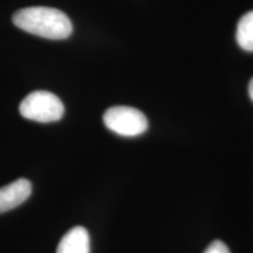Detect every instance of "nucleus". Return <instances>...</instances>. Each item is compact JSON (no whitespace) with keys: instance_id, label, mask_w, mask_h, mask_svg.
Instances as JSON below:
<instances>
[{"instance_id":"423d86ee","label":"nucleus","mask_w":253,"mask_h":253,"mask_svg":"<svg viewBox=\"0 0 253 253\" xmlns=\"http://www.w3.org/2000/svg\"><path fill=\"white\" fill-rule=\"evenodd\" d=\"M236 39L240 48L246 52H253V11L240 18L237 25Z\"/></svg>"},{"instance_id":"6e6552de","label":"nucleus","mask_w":253,"mask_h":253,"mask_svg":"<svg viewBox=\"0 0 253 253\" xmlns=\"http://www.w3.org/2000/svg\"><path fill=\"white\" fill-rule=\"evenodd\" d=\"M249 95L250 97H251V100L253 101V78L252 80L250 81V84H249Z\"/></svg>"},{"instance_id":"7ed1b4c3","label":"nucleus","mask_w":253,"mask_h":253,"mask_svg":"<svg viewBox=\"0 0 253 253\" xmlns=\"http://www.w3.org/2000/svg\"><path fill=\"white\" fill-rule=\"evenodd\" d=\"M104 126L115 134L125 137H135L147 131L148 119L141 110L126 106H116L107 109L103 115Z\"/></svg>"},{"instance_id":"f257e3e1","label":"nucleus","mask_w":253,"mask_h":253,"mask_svg":"<svg viewBox=\"0 0 253 253\" xmlns=\"http://www.w3.org/2000/svg\"><path fill=\"white\" fill-rule=\"evenodd\" d=\"M13 24L33 36L50 40L67 39L73 32L69 18L58 8L33 6L19 9L13 14Z\"/></svg>"},{"instance_id":"0eeeda50","label":"nucleus","mask_w":253,"mask_h":253,"mask_svg":"<svg viewBox=\"0 0 253 253\" xmlns=\"http://www.w3.org/2000/svg\"><path fill=\"white\" fill-rule=\"evenodd\" d=\"M204 253H231L227 246L224 244L220 240H214L208 246V249L205 250Z\"/></svg>"},{"instance_id":"20e7f679","label":"nucleus","mask_w":253,"mask_h":253,"mask_svg":"<svg viewBox=\"0 0 253 253\" xmlns=\"http://www.w3.org/2000/svg\"><path fill=\"white\" fill-rule=\"evenodd\" d=\"M32 184L26 178H19L0 188V213L23 204L31 196Z\"/></svg>"},{"instance_id":"39448f33","label":"nucleus","mask_w":253,"mask_h":253,"mask_svg":"<svg viewBox=\"0 0 253 253\" xmlns=\"http://www.w3.org/2000/svg\"><path fill=\"white\" fill-rule=\"evenodd\" d=\"M90 239L88 231L82 226L69 230L60 240L56 253H89Z\"/></svg>"},{"instance_id":"f03ea898","label":"nucleus","mask_w":253,"mask_h":253,"mask_svg":"<svg viewBox=\"0 0 253 253\" xmlns=\"http://www.w3.org/2000/svg\"><path fill=\"white\" fill-rule=\"evenodd\" d=\"M21 116L31 121L48 123L62 119L65 107L55 94L46 90H36L28 94L19 106Z\"/></svg>"}]
</instances>
